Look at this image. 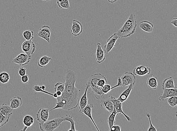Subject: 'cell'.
<instances>
[{
  "label": "cell",
  "instance_id": "6da1fadb",
  "mask_svg": "<svg viewBox=\"0 0 177 131\" xmlns=\"http://www.w3.org/2000/svg\"><path fill=\"white\" fill-rule=\"evenodd\" d=\"M65 78V89L62 95L56 98V106L49 111L57 108L69 111L76 108L78 106L80 90L75 86L77 79V74L74 71H69L66 73Z\"/></svg>",
  "mask_w": 177,
  "mask_h": 131
},
{
  "label": "cell",
  "instance_id": "7a4b0ae2",
  "mask_svg": "<svg viewBox=\"0 0 177 131\" xmlns=\"http://www.w3.org/2000/svg\"><path fill=\"white\" fill-rule=\"evenodd\" d=\"M137 26V22L135 14H131L123 26L117 33L119 38L128 37L133 34Z\"/></svg>",
  "mask_w": 177,
  "mask_h": 131
},
{
  "label": "cell",
  "instance_id": "3957f363",
  "mask_svg": "<svg viewBox=\"0 0 177 131\" xmlns=\"http://www.w3.org/2000/svg\"><path fill=\"white\" fill-rule=\"evenodd\" d=\"M69 115L47 121L43 123H39L40 130L42 131H53L61 124L63 122L68 121Z\"/></svg>",
  "mask_w": 177,
  "mask_h": 131
},
{
  "label": "cell",
  "instance_id": "277c9868",
  "mask_svg": "<svg viewBox=\"0 0 177 131\" xmlns=\"http://www.w3.org/2000/svg\"><path fill=\"white\" fill-rule=\"evenodd\" d=\"M22 50L29 57L34 54L36 49V46L32 40H26L22 44Z\"/></svg>",
  "mask_w": 177,
  "mask_h": 131
},
{
  "label": "cell",
  "instance_id": "5b68a950",
  "mask_svg": "<svg viewBox=\"0 0 177 131\" xmlns=\"http://www.w3.org/2000/svg\"><path fill=\"white\" fill-rule=\"evenodd\" d=\"M51 32V30L50 27L48 25H44L40 28L38 32L37 33L36 36L43 39L48 43H50Z\"/></svg>",
  "mask_w": 177,
  "mask_h": 131
},
{
  "label": "cell",
  "instance_id": "8992f818",
  "mask_svg": "<svg viewBox=\"0 0 177 131\" xmlns=\"http://www.w3.org/2000/svg\"><path fill=\"white\" fill-rule=\"evenodd\" d=\"M118 38L117 33H115L107 40V44L104 46L105 53L106 54H108L115 47L116 42Z\"/></svg>",
  "mask_w": 177,
  "mask_h": 131
},
{
  "label": "cell",
  "instance_id": "52a82bcc",
  "mask_svg": "<svg viewBox=\"0 0 177 131\" xmlns=\"http://www.w3.org/2000/svg\"><path fill=\"white\" fill-rule=\"evenodd\" d=\"M121 78L124 87L130 85L133 83H135L136 77L133 73L131 72H125L122 76Z\"/></svg>",
  "mask_w": 177,
  "mask_h": 131
},
{
  "label": "cell",
  "instance_id": "ba28073f",
  "mask_svg": "<svg viewBox=\"0 0 177 131\" xmlns=\"http://www.w3.org/2000/svg\"><path fill=\"white\" fill-rule=\"evenodd\" d=\"M110 99L113 103L114 108L115 109L117 113H119V114H122L128 122L132 121L131 118L123 112L122 107V103L118 100L117 98L112 96H111Z\"/></svg>",
  "mask_w": 177,
  "mask_h": 131
},
{
  "label": "cell",
  "instance_id": "9c48e42d",
  "mask_svg": "<svg viewBox=\"0 0 177 131\" xmlns=\"http://www.w3.org/2000/svg\"><path fill=\"white\" fill-rule=\"evenodd\" d=\"M31 57H29L25 53H21L15 58L12 62L20 66L27 65L31 60Z\"/></svg>",
  "mask_w": 177,
  "mask_h": 131
},
{
  "label": "cell",
  "instance_id": "30bf717a",
  "mask_svg": "<svg viewBox=\"0 0 177 131\" xmlns=\"http://www.w3.org/2000/svg\"><path fill=\"white\" fill-rule=\"evenodd\" d=\"M49 117V110L47 108H42L39 109L36 114V119L41 123L48 121Z\"/></svg>",
  "mask_w": 177,
  "mask_h": 131
},
{
  "label": "cell",
  "instance_id": "8fae6325",
  "mask_svg": "<svg viewBox=\"0 0 177 131\" xmlns=\"http://www.w3.org/2000/svg\"><path fill=\"white\" fill-rule=\"evenodd\" d=\"M83 30L82 24L76 20H73L71 30L72 34L75 36H78L82 34Z\"/></svg>",
  "mask_w": 177,
  "mask_h": 131
},
{
  "label": "cell",
  "instance_id": "7c38bea8",
  "mask_svg": "<svg viewBox=\"0 0 177 131\" xmlns=\"http://www.w3.org/2000/svg\"><path fill=\"white\" fill-rule=\"evenodd\" d=\"M163 93L159 97L160 101H164L167 98L177 96V87L167 88L163 90Z\"/></svg>",
  "mask_w": 177,
  "mask_h": 131
},
{
  "label": "cell",
  "instance_id": "4fadbf2b",
  "mask_svg": "<svg viewBox=\"0 0 177 131\" xmlns=\"http://www.w3.org/2000/svg\"><path fill=\"white\" fill-rule=\"evenodd\" d=\"M151 72V70L149 67L139 66L134 68L133 74L134 75H138L139 76L150 75Z\"/></svg>",
  "mask_w": 177,
  "mask_h": 131
},
{
  "label": "cell",
  "instance_id": "5bb4252c",
  "mask_svg": "<svg viewBox=\"0 0 177 131\" xmlns=\"http://www.w3.org/2000/svg\"><path fill=\"white\" fill-rule=\"evenodd\" d=\"M110 96L109 97L105 98L100 100V105L101 107L104 108L110 113L113 111L114 106L113 103L110 99Z\"/></svg>",
  "mask_w": 177,
  "mask_h": 131
},
{
  "label": "cell",
  "instance_id": "9a60e30c",
  "mask_svg": "<svg viewBox=\"0 0 177 131\" xmlns=\"http://www.w3.org/2000/svg\"><path fill=\"white\" fill-rule=\"evenodd\" d=\"M90 87V86L88 84L86 83V84L85 91L83 95L82 96L79 102V113L88 104V97L87 96V93L88 88Z\"/></svg>",
  "mask_w": 177,
  "mask_h": 131
},
{
  "label": "cell",
  "instance_id": "2e32d148",
  "mask_svg": "<svg viewBox=\"0 0 177 131\" xmlns=\"http://www.w3.org/2000/svg\"><path fill=\"white\" fill-rule=\"evenodd\" d=\"M93 107L94 106L93 104H87V105L80 112V113L82 114H85L89 118L91 119L92 122H93L96 128L97 129V130L99 131L98 127H97L96 125L95 121H94L93 118L92 117L91 111L92 109L93 108Z\"/></svg>",
  "mask_w": 177,
  "mask_h": 131
},
{
  "label": "cell",
  "instance_id": "e0dca14e",
  "mask_svg": "<svg viewBox=\"0 0 177 131\" xmlns=\"http://www.w3.org/2000/svg\"><path fill=\"white\" fill-rule=\"evenodd\" d=\"M96 56V60L97 63L99 64L101 63L106 60V56L101 47V44L100 43L97 44V50Z\"/></svg>",
  "mask_w": 177,
  "mask_h": 131
},
{
  "label": "cell",
  "instance_id": "ac0fdd59",
  "mask_svg": "<svg viewBox=\"0 0 177 131\" xmlns=\"http://www.w3.org/2000/svg\"><path fill=\"white\" fill-rule=\"evenodd\" d=\"M91 88L96 98L98 100H101L105 98L109 97L110 96L109 93L104 94L103 93L102 90V87L97 86L95 87Z\"/></svg>",
  "mask_w": 177,
  "mask_h": 131
},
{
  "label": "cell",
  "instance_id": "d6986e66",
  "mask_svg": "<svg viewBox=\"0 0 177 131\" xmlns=\"http://www.w3.org/2000/svg\"><path fill=\"white\" fill-rule=\"evenodd\" d=\"M135 83H133L129 85L128 87L125 90L121 95H120L118 98L117 99L118 100L120 101L122 103H123L126 101L127 99L129 97L131 92L133 89L134 88V86H135Z\"/></svg>",
  "mask_w": 177,
  "mask_h": 131
},
{
  "label": "cell",
  "instance_id": "ffe728a7",
  "mask_svg": "<svg viewBox=\"0 0 177 131\" xmlns=\"http://www.w3.org/2000/svg\"><path fill=\"white\" fill-rule=\"evenodd\" d=\"M104 76V75L100 73L95 74L92 75L90 76L88 82L86 83L90 87H95V86H97V83L99 79Z\"/></svg>",
  "mask_w": 177,
  "mask_h": 131
},
{
  "label": "cell",
  "instance_id": "44dd1931",
  "mask_svg": "<svg viewBox=\"0 0 177 131\" xmlns=\"http://www.w3.org/2000/svg\"><path fill=\"white\" fill-rule=\"evenodd\" d=\"M140 29L145 32L152 33L154 30V25L153 24L147 21H142L139 24Z\"/></svg>",
  "mask_w": 177,
  "mask_h": 131
},
{
  "label": "cell",
  "instance_id": "7402d4cb",
  "mask_svg": "<svg viewBox=\"0 0 177 131\" xmlns=\"http://www.w3.org/2000/svg\"><path fill=\"white\" fill-rule=\"evenodd\" d=\"M22 104H23V101L21 97H14L10 99V106L13 110L19 108L22 106Z\"/></svg>",
  "mask_w": 177,
  "mask_h": 131
},
{
  "label": "cell",
  "instance_id": "603a6c76",
  "mask_svg": "<svg viewBox=\"0 0 177 131\" xmlns=\"http://www.w3.org/2000/svg\"><path fill=\"white\" fill-rule=\"evenodd\" d=\"M23 122L24 127L21 131H25L29 127H30L34 124V119L31 115H25L23 119Z\"/></svg>",
  "mask_w": 177,
  "mask_h": 131
},
{
  "label": "cell",
  "instance_id": "cb8c5ba5",
  "mask_svg": "<svg viewBox=\"0 0 177 131\" xmlns=\"http://www.w3.org/2000/svg\"><path fill=\"white\" fill-rule=\"evenodd\" d=\"M0 112L7 117H11L12 115L13 109L10 106L3 103L0 106Z\"/></svg>",
  "mask_w": 177,
  "mask_h": 131
},
{
  "label": "cell",
  "instance_id": "d4e9b609",
  "mask_svg": "<svg viewBox=\"0 0 177 131\" xmlns=\"http://www.w3.org/2000/svg\"><path fill=\"white\" fill-rule=\"evenodd\" d=\"M174 81L171 77H169L164 80L162 84V88L163 90L174 88Z\"/></svg>",
  "mask_w": 177,
  "mask_h": 131
},
{
  "label": "cell",
  "instance_id": "484cf974",
  "mask_svg": "<svg viewBox=\"0 0 177 131\" xmlns=\"http://www.w3.org/2000/svg\"><path fill=\"white\" fill-rule=\"evenodd\" d=\"M147 83L149 88H152L154 90L157 88L158 83L157 77H154V75H152V77L147 79Z\"/></svg>",
  "mask_w": 177,
  "mask_h": 131
},
{
  "label": "cell",
  "instance_id": "4316f807",
  "mask_svg": "<svg viewBox=\"0 0 177 131\" xmlns=\"http://www.w3.org/2000/svg\"><path fill=\"white\" fill-rule=\"evenodd\" d=\"M53 59L47 56H44L41 57L38 61V65L39 67L43 68L49 63Z\"/></svg>",
  "mask_w": 177,
  "mask_h": 131
},
{
  "label": "cell",
  "instance_id": "83f0119b",
  "mask_svg": "<svg viewBox=\"0 0 177 131\" xmlns=\"http://www.w3.org/2000/svg\"><path fill=\"white\" fill-rule=\"evenodd\" d=\"M117 113L116 111L115 108L114 109L113 111L111 113H110L109 116L107 120V123L109 128V130L111 128L112 126L115 124L116 123V117Z\"/></svg>",
  "mask_w": 177,
  "mask_h": 131
},
{
  "label": "cell",
  "instance_id": "f1b7e54d",
  "mask_svg": "<svg viewBox=\"0 0 177 131\" xmlns=\"http://www.w3.org/2000/svg\"><path fill=\"white\" fill-rule=\"evenodd\" d=\"M10 79V75L8 73L3 71L0 73V82L2 83H7L9 82Z\"/></svg>",
  "mask_w": 177,
  "mask_h": 131
},
{
  "label": "cell",
  "instance_id": "f546056e",
  "mask_svg": "<svg viewBox=\"0 0 177 131\" xmlns=\"http://www.w3.org/2000/svg\"><path fill=\"white\" fill-rule=\"evenodd\" d=\"M23 38L26 40H32L34 38V31L29 29L23 31Z\"/></svg>",
  "mask_w": 177,
  "mask_h": 131
},
{
  "label": "cell",
  "instance_id": "4dcf8cb0",
  "mask_svg": "<svg viewBox=\"0 0 177 131\" xmlns=\"http://www.w3.org/2000/svg\"><path fill=\"white\" fill-rule=\"evenodd\" d=\"M59 8L61 9H69L70 7V3L69 0H62L60 2L57 1Z\"/></svg>",
  "mask_w": 177,
  "mask_h": 131
},
{
  "label": "cell",
  "instance_id": "1f68e13d",
  "mask_svg": "<svg viewBox=\"0 0 177 131\" xmlns=\"http://www.w3.org/2000/svg\"><path fill=\"white\" fill-rule=\"evenodd\" d=\"M167 102L169 106L172 107H176L177 106V96H173V97H169V99H168Z\"/></svg>",
  "mask_w": 177,
  "mask_h": 131
},
{
  "label": "cell",
  "instance_id": "d6a6232c",
  "mask_svg": "<svg viewBox=\"0 0 177 131\" xmlns=\"http://www.w3.org/2000/svg\"><path fill=\"white\" fill-rule=\"evenodd\" d=\"M65 83H63L62 82H57L56 84L55 85L54 90L55 92L57 91H60L62 92L64 91L65 89Z\"/></svg>",
  "mask_w": 177,
  "mask_h": 131
},
{
  "label": "cell",
  "instance_id": "836d02e7",
  "mask_svg": "<svg viewBox=\"0 0 177 131\" xmlns=\"http://www.w3.org/2000/svg\"><path fill=\"white\" fill-rule=\"evenodd\" d=\"M10 117H7L0 112V123H1V127L6 124L8 122Z\"/></svg>",
  "mask_w": 177,
  "mask_h": 131
},
{
  "label": "cell",
  "instance_id": "e575fe53",
  "mask_svg": "<svg viewBox=\"0 0 177 131\" xmlns=\"http://www.w3.org/2000/svg\"><path fill=\"white\" fill-rule=\"evenodd\" d=\"M33 89L34 92H42V93L48 94V95L53 96V93H49V92L45 91V90L42 89L41 87H40V86H39L38 85H34V87H33Z\"/></svg>",
  "mask_w": 177,
  "mask_h": 131
},
{
  "label": "cell",
  "instance_id": "d590c367",
  "mask_svg": "<svg viewBox=\"0 0 177 131\" xmlns=\"http://www.w3.org/2000/svg\"><path fill=\"white\" fill-rule=\"evenodd\" d=\"M107 83V79L106 77L104 76L98 81L97 83V86L99 87H102Z\"/></svg>",
  "mask_w": 177,
  "mask_h": 131
},
{
  "label": "cell",
  "instance_id": "8d00e7d4",
  "mask_svg": "<svg viewBox=\"0 0 177 131\" xmlns=\"http://www.w3.org/2000/svg\"><path fill=\"white\" fill-rule=\"evenodd\" d=\"M111 86L110 85L106 84L102 87V92L104 94L108 93L109 92L112 90Z\"/></svg>",
  "mask_w": 177,
  "mask_h": 131
},
{
  "label": "cell",
  "instance_id": "74e56055",
  "mask_svg": "<svg viewBox=\"0 0 177 131\" xmlns=\"http://www.w3.org/2000/svg\"><path fill=\"white\" fill-rule=\"evenodd\" d=\"M146 117L148 118L149 122H150V126L149 127V128L148 129V131H157V130L155 127L154 125L152 124V121H151V119H150V114L149 113H147L146 114Z\"/></svg>",
  "mask_w": 177,
  "mask_h": 131
},
{
  "label": "cell",
  "instance_id": "f35d334b",
  "mask_svg": "<svg viewBox=\"0 0 177 131\" xmlns=\"http://www.w3.org/2000/svg\"><path fill=\"white\" fill-rule=\"evenodd\" d=\"M117 87H124V86H123L122 82V80L120 77H118V82L117 85H116L114 86H112V87H111V89L112 90Z\"/></svg>",
  "mask_w": 177,
  "mask_h": 131
},
{
  "label": "cell",
  "instance_id": "ab89813d",
  "mask_svg": "<svg viewBox=\"0 0 177 131\" xmlns=\"http://www.w3.org/2000/svg\"><path fill=\"white\" fill-rule=\"evenodd\" d=\"M21 80L22 82L24 84H27L29 81V77L28 75H25L21 76Z\"/></svg>",
  "mask_w": 177,
  "mask_h": 131
},
{
  "label": "cell",
  "instance_id": "60d3db41",
  "mask_svg": "<svg viewBox=\"0 0 177 131\" xmlns=\"http://www.w3.org/2000/svg\"><path fill=\"white\" fill-rule=\"evenodd\" d=\"M18 73L20 76H23L26 74V69L23 67L20 68Z\"/></svg>",
  "mask_w": 177,
  "mask_h": 131
},
{
  "label": "cell",
  "instance_id": "b9f144b4",
  "mask_svg": "<svg viewBox=\"0 0 177 131\" xmlns=\"http://www.w3.org/2000/svg\"><path fill=\"white\" fill-rule=\"evenodd\" d=\"M121 127L119 125H113L111 128L110 131H121Z\"/></svg>",
  "mask_w": 177,
  "mask_h": 131
},
{
  "label": "cell",
  "instance_id": "7bdbcfd3",
  "mask_svg": "<svg viewBox=\"0 0 177 131\" xmlns=\"http://www.w3.org/2000/svg\"><path fill=\"white\" fill-rule=\"evenodd\" d=\"M171 23L175 27H177V18H173Z\"/></svg>",
  "mask_w": 177,
  "mask_h": 131
},
{
  "label": "cell",
  "instance_id": "ee69618b",
  "mask_svg": "<svg viewBox=\"0 0 177 131\" xmlns=\"http://www.w3.org/2000/svg\"><path fill=\"white\" fill-rule=\"evenodd\" d=\"M107 1L110 3H114L117 2L118 0H107Z\"/></svg>",
  "mask_w": 177,
  "mask_h": 131
},
{
  "label": "cell",
  "instance_id": "f6af8a7d",
  "mask_svg": "<svg viewBox=\"0 0 177 131\" xmlns=\"http://www.w3.org/2000/svg\"><path fill=\"white\" fill-rule=\"evenodd\" d=\"M55 93H56L58 97H60V96L62 95V92L60 91H57L55 92Z\"/></svg>",
  "mask_w": 177,
  "mask_h": 131
},
{
  "label": "cell",
  "instance_id": "bcb514c9",
  "mask_svg": "<svg viewBox=\"0 0 177 131\" xmlns=\"http://www.w3.org/2000/svg\"><path fill=\"white\" fill-rule=\"evenodd\" d=\"M53 97L55 98H56L58 97V96L57 95L56 93H55L54 94H53Z\"/></svg>",
  "mask_w": 177,
  "mask_h": 131
},
{
  "label": "cell",
  "instance_id": "7dc6e473",
  "mask_svg": "<svg viewBox=\"0 0 177 131\" xmlns=\"http://www.w3.org/2000/svg\"><path fill=\"white\" fill-rule=\"evenodd\" d=\"M40 87H41L42 89H43L44 90H45V86L44 85L40 86Z\"/></svg>",
  "mask_w": 177,
  "mask_h": 131
},
{
  "label": "cell",
  "instance_id": "c3c4849f",
  "mask_svg": "<svg viewBox=\"0 0 177 131\" xmlns=\"http://www.w3.org/2000/svg\"><path fill=\"white\" fill-rule=\"evenodd\" d=\"M42 1H51V0H42Z\"/></svg>",
  "mask_w": 177,
  "mask_h": 131
},
{
  "label": "cell",
  "instance_id": "681fc988",
  "mask_svg": "<svg viewBox=\"0 0 177 131\" xmlns=\"http://www.w3.org/2000/svg\"><path fill=\"white\" fill-rule=\"evenodd\" d=\"M2 127L1 125V123H0V127Z\"/></svg>",
  "mask_w": 177,
  "mask_h": 131
}]
</instances>
